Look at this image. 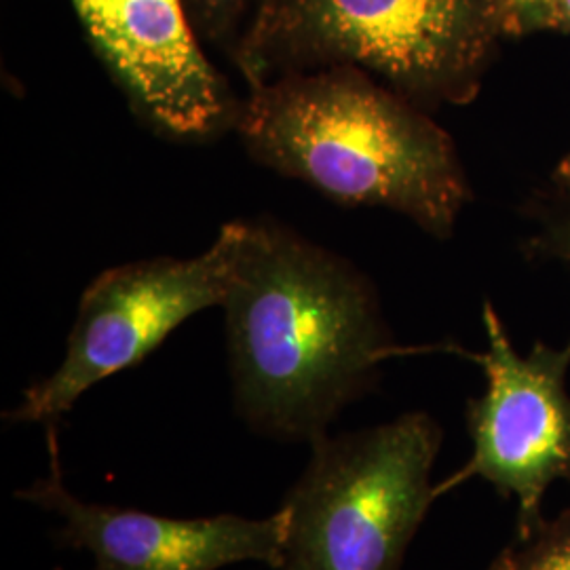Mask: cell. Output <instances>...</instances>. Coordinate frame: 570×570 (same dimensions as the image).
I'll list each match as a JSON object with an SVG mask.
<instances>
[{
    "mask_svg": "<svg viewBox=\"0 0 570 570\" xmlns=\"http://www.w3.org/2000/svg\"><path fill=\"white\" fill-rule=\"evenodd\" d=\"M223 308L235 412L271 440L326 435L397 355L366 275L268 216L242 220Z\"/></svg>",
    "mask_w": 570,
    "mask_h": 570,
    "instance_id": "cell-1",
    "label": "cell"
},
{
    "mask_svg": "<svg viewBox=\"0 0 570 570\" xmlns=\"http://www.w3.org/2000/svg\"><path fill=\"white\" fill-rule=\"evenodd\" d=\"M247 155L341 205L387 207L449 239L471 199L449 134L353 66L252 85L235 122Z\"/></svg>",
    "mask_w": 570,
    "mask_h": 570,
    "instance_id": "cell-2",
    "label": "cell"
},
{
    "mask_svg": "<svg viewBox=\"0 0 570 570\" xmlns=\"http://www.w3.org/2000/svg\"><path fill=\"white\" fill-rule=\"evenodd\" d=\"M505 37L497 0H268L233 63L247 87L353 66L429 112L471 102Z\"/></svg>",
    "mask_w": 570,
    "mask_h": 570,
    "instance_id": "cell-3",
    "label": "cell"
},
{
    "mask_svg": "<svg viewBox=\"0 0 570 570\" xmlns=\"http://www.w3.org/2000/svg\"><path fill=\"white\" fill-rule=\"evenodd\" d=\"M287 492L275 570H402L438 487L431 471L442 428L428 412L322 435Z\"/></svg>",
    "mask_w": 570,
    "mask_h": 570,
    "instance_id": "cell-4",
    "label": "cell"
},
{
    "mask_svg": "<svg viewBox=\"0 0 570 570\" xmlns=\"http://www.w3.org/2000/svg\"><path fill=\"white\" fill-rule=\"evenodd\" d=\"M239 239L242 220H235L199 256L106 268L82 292L60 366L23 391L7 421H58L89 389L142 364L186 320L225 305Z\"/></svg>",
    "mask_w": 570,
    "mask_h": 570,
    "instance_id": "cell-5",
    "label": "cell"
},
{
    "mask_svg": "<svg viewBox=\"0 0 570 570\" xmlns=\"http://www.w3.org/2000/svg\"><path fill=\"white\" fill-rule=\"evenodd\" d=\"M482 322L489 348L475 360L487 389L465 407L471 459L438 487V497L482 478L503 499L515 501V534L524 537L546 520L550 487L570 482V341L564 346L537 343L522 355L490 303Z\"/></svg>",
    "mask_w": 570,
    "mask_h": 570,
    "instance_id": "cell-6",
    "label": "cell"
},
{
    "mask_svg": "<svg viewBox=\"0 0 570 570\" xmlns=\"http://www.w3.org/2000/svg\"><path fill=\"white\" fill-rule=\"evenodd\" d=\"M82 32L131 112L169 140L218 138L242 110L209 60L183 0H70Z\"/></svg>",
    "mask_w": 570,
    "mask_h": 570,
    "instance_id": "cell-7",
    "label": "cell"
},
{
    "mask_svg": "<svg viewBox=\"0 0 570 570\" xmlns=\"http://www.w3.org/2000/svg\"><path fill=\"white\" fill-rule=\"evenodd\" d=\"M61 520L58 541L87 551L91 570H220L237 562H282L287 515L266 518L220 513L209 518H167L119 505L91 503L66 489L51 438V473L18 492Z\"/></svg>",
    "mask_w": 570,
    "mask_h": 570,
    "instance_id": "cell-8",
    "label": "cell"
},
{
    "mask_svg": "<svg viewBox=\"0 0 570 570\" xmlns=\"http://www.w3.org/2000/svg\"><path fill=\"white\" fill-rule=\"evenodd\" d=\"M268 0H183L197 41L235 61ZM209 53V51H207Z\"/></svg>",
    "mask_w": 570,
    "mask_h": 570,
    "instance_id": "cell-9",
    "label": "cell"
},
{
    "mask_svg": "<svg viewBox=\"0 0 570 570\" xmlns=\"http://www.w3.org/2000/svg\"><path fill=\"white\" fill-rule=\"evenodd\" d=\"M487 570H570V508L524 537L515 534Z\"/></svg>",
    "mask_w": 570,
    "mask_h": 570,
    "instance_id": "cell-10",
    "label": "cell"
},
{
    "mask_svg": "<svg viewBox=\"0 0 570 570\" xmlns=\"http://www.w3.org/2000/svg\"><path fill=\"white\" fill-rule=\"evenodd\" d=\"M539 216L541 228L530 239L529 249L539 258H553L570 265V195L560 190V199Z\"/></svg>",
    "mask_w": 570,
    "mask_h": 570,
    "instance_id": "cell-11",
    "label": "cell"
},
{
    "mask_svg": "<svg viewBox=\"0 0 570 570\" xmlns=\"http://www.w3.org/2000/svg\"><path fill=\"white\" fill-rule=\"evenodd\" d=\"M505 35L508 37H527L537 32L541 11L546 0H497Z\"/></svg>",
    "mask_w": 570,
    "mask_h": 570,
    "instance_id": "cell-12",
    "label": "cell"
},
{
    "mask_svg": "<svg viewBox=\"0 0 570 570\" xmlns=\"http://www.w3.org/2000/svg\"><path fill=\"white\" fill-rule=\"evenodd\" d=\"M537 32L570 35V0H546Z\"/></svg>",
    "mask_w": 570,
    "mask_h": 570,
    "instance_id": "cell-13",
    "label": "cell"
},
{
    "mask_svg": "<svg viewBox=\"0 0 570 570\" xmlns=\"http://www.w3.org/2000/svg\"><path fill=\"white\" fill-rule=\"evenodd\" d=\"M553 183L558 184L560 190H564V193L570 195V150L569 155L558 165V169L553 174Z\"/></svg>",
    "mask_w": 570,
    "mask_h": 570,
    "instance_id": "cell-14",
    "label": "cell"
},
{
    "mask_svg": "<svg viewBox=\"0 0 570 570\" xmlns=\"http://www.w3.org/2000/svg\"><path fill=\"white\" fill-rule=\"evenodd\" d=\"M61 570V569H60Z\"/></svg>",
    "mask_w": 570,
    "mask_h": 570,
    "instance_id": "cell-15",
    "label": "cell"
}]
</instances>
